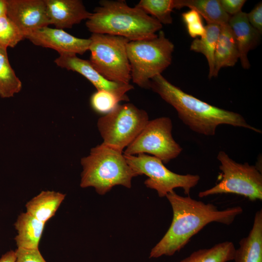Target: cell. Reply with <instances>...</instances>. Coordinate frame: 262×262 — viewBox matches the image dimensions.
<instances>
[{
    "mask_svg": "<svg viewBox=\"0 0 262 262\" xmlns=\"http://www.w3.org/2000/svg\"><path fill=\"white\" fill-rule=\"evenodd\" d=\"M224 11L230 16L240 12L245 0H219Z\"/></svg>",
    "mask_w": 262,
    "mask_h": 262,
    "instance_id": "f546056e",
    "label": "cell"
},
{
    "mask_svg": "<svg viewBox=\"0 0 262 262\" xmlns=\"http://www.w3.org/2000/svg\"><path fill=\"white\" fill-rule=\"evenodd\" d=\"M238 59V48L229 25L228 24L221 26L214 53L213 77L218 76L222 68L234 66Z\"/></svg>",
    "mask_w": 262,
    "mask_h": 262,
    "instance_id": "e0dca14e",
    "label": "cell"
},
{
    "mask_svg": "<svg viewBox=\"0 0 262 262\" xmlns=\"http://www.w3.org/2000/svg\"><path fill=\"white\" fill-rule=\"evenodd\" d=\"M172 128L169 117L149 120L137 137L125 148L123 154H149L161 160L164 164L168 163L182 151V148L173 137Z\"/></svg>",
    "mask_w": 262,
    "mask_h": 262,
    "instance_id": "30bf717a",
    "label": "cell"
},
{
    "mask_svg": "<svg viewBox=\"0 0 262 262\" xmlns=\"http://www.w3.org/2000/svg\"><path fill=\"white\" fill-rule=\"evenodd\" d=\"M217 159L220 163L221 180L213 187L200 192L199 197L233 194L252 201L262 200V174L257 165L237 163L224 151L218 152Z\"/></svg>",
    "mask_w": 262,
    "mask_h": 262,
    "instance_id": "8992f818",
    "label": "cell"
},
{
    "mask_svg": "<svg viewBox=\"0 0 262 262\" xmlns=\"http://www.w3.org/2000/svg\"><path fill=\"white\" fill-rule=\"evenodd\" d=\"M247 19L250 25L258 31L262 33V3L259 2L253 9L246 14Z\"/></svg>",
    "mask_w": 262,
    "mask_h": 262,
    "instance_id": "f1b7e54d",
    "label": "cell"
},
{
    "mask_svg": "<svg viewBox=\"0 0 262 262\" xmlns=\"http://www.w3.org/2000/svg\"><path fill=\"white\" fill-rule=\"evenodd\" d=\"M25 38L36 46L50 48L60 54H83L89 49L90 39L80 38L71 35L63 29L48 26L36 30Z\"/></svg>",
    "mask_w": 262,
    "mask_h": 262,
    "instance_id": "4fadbf2b",
    "label": "cell"
},
{
    "mask_svg": "<svg viewBox=\"0 0 262 262\" xmlns=\"http://www.w3.org/2000/svg\"><path fill=\"white\" fill-rule=\"evenodd\" d=\"M7 5L6 0H0V17L7 15Z\"/></svg>",
    "mask_w": 262,
    "mask_h": 262,
    "instance_id": "1f68e13d",
    "label": "cell"
},
{
    "mask_svg": "<svg viewBox=\"0 0 262 262\" xmlns=\"http://www.w3.org/2000/svg\"><path fill=\"white\" fill-rule=\"evenodd\" d=\"M89 60L92 66L107 80L130 83L131 67L127 53V39L107 34L92 33Z\"/></svg>",
    "mask_w": 262,
    "mask_h": 262,
    "instance_id": "ba28073f",
    "label": "cell"
},
{
    "mask_svg": "<svg viewBox=\"0 0 262 262\" xmlns=\"http://www.w3.org/2000/svg\"><path fill=\"white\" fill-rule=\"evenodd\" d=\"M174 49V44L162 30L155 37L129 41L127 53L132 82L149 89L150 80L171 65Z\"/></svg>",
    "mask_w": 262,
    "mask_h": 262,
    "instance_id": "5b68a950",
    "label": "cell"
},
{
    "mask_svg": "<svg viewBox=\"0 0 262 262\" xmlns=\"http://www.w3.org/2000/svg\"><path fill=\"white\" fill-rule=\"evenodd\" d=\"M82 167L80 186L94 187L99 195H104L116 185L131 187L133 178L138 174L127 163L123 152L103 144L90 150L81 160Z\"/></svg>",
    "mask_w": 262,
    "mask_h": 262,
    "instance_id": "277c9868",
    "label": "cell"
},
{
    "mask_svg": "<svg viewBox=\"0 0 262 262\" xmlns=\"http://www.w3.org/2000/svg\"><path fill=\"white\" fill-rule=\"evenodd\" d=\"M16 262H47L38 249L17 248Z\"/></svg>",
    "mask_w": 262,
    "mask_h": 262,
    "instance_id": "83f0119b",
    "label": "cell"
},
{
    "mask_svg": "<svg viewBox=\"0 0 262 262\" xmlns=\"http://www.w3.org/2000/svg\"><path fill=\"white\" fill-rule=\"evenodd\" d=\"M65 196L58 192L43 191L26 203V213L45 223L55 214Z\"/></svg>",
    "mask_w": 262,
    "mask_h": 262,
    "instance_id": "d6986e66",
    "label": "cell"
},
{
    "mask_svg": "<svg viewBox=\"0 0 262 262\" xmlns=\"http://www.w3.org/2000/svg\"><path fill=\"white\" fill-rule=\"evenodd\" d=\"M50 24L56 28H71L75 24L87 19L91 13L80 0H45Z\"/></svg>",
    "mask_w": 262,
    "mask_h": 262,
    "instance_id": "5bb4252c",
    "label": "cell"
},
{
    "mask_svg": "<svg viewBox=\"0 0 262 262\" xmlns=\"http://www.w3.org/2000/svg\"><path fill=\"white\" fill-rule=\"evenodd\" d=\"M22 88V82L12 68L7 48L0 45V97H13Z\"/></svg>",
    "mask_w": 262,
    "mask_h": 262,
    "instance_id": "603a6c76",
    "label": "cell"
},
{
    "mask_svg": "<svg viewBox=\"0 0 262 262\" xmlns=\"http://www.w3.org/2000/svg\"><path fill=\"white\" fill-rule=\"evenodd\" d=\"M235 249L232 242L226 241L194 251L179 262H228L233 260Z\"/></svg>",
    "mask_w": 262,
    "mask_h": 262,
    "instance_id": "7402d4cb",
    "label": "cell"
},
{
    "mask_svg": "<svg viewBox=\"0 0 262 262\" xmlns=\"http://www.w3.org/2000/svg\"><path fill=\"white\" fill-rule=\"evenodd\" d=\"M181 16L187 32L191 37L196 38L204 35L205 26L203 23L201 16L196 11L190 9L183 13Z\"/></svg>",
    "mask_w": 262,
    "mask_h": 262,
    "instance_id": "4316f807",
    "label": "cell"
},
{
    "mask_svg": "<svg viewBox=\"0 0 262 262\" xmlns=\"http://www.w3.org/2000/svg\"><path fill=\"white\" fill-rule=\"evenodd\" d=\"M99 4L85 24L92 33L119 36L131 41L155 37L162 28L156 19L125 0H102Z\"/></svg>",
    "mask_w": 262,
    "mask_h": 262,
    "instance_id": "3957f363",
    "label": "cell"
},
{
    "mask_svg": "<svg viewBox=\"0 0 262 262\" xmlns=\"http://www.w3.org/2000/svg\"><path fill=\"white\" fill-rule=\"evenodd\" d=\"M246 14L241 11L231 16L229 21L238 48L239 59L244 69L250 67L247 54L259 44L261 34L250 25Z\"/></svg>",
    "mask_w": 262,
    "mask_h": 262,
    "instance_id": "9a60e30c",
    "label": "cell"
},
{
    "mask_svg": "<svg viewBox=\"0 0 262 262\" xmlns=\"http://www.w3.org/2000/svg\"><path fill=\"white\" fill-rule=\"evenodd\" d=\"M165 197L172 208L173 219L164 235L151 249L150 258L172 256L208 224L217 222L229 225L243 212L240 206L219 210L213 204L205 203L189 196H180L174 191Z\"/></svg>",
    "mask_w": 262,
    "mask_h": 262,
    "instance_id": "6da1fadb",
    "label": "cell"
},
{
    "mask_svg": "<svg viewBox=\"0 0 262 262\" xmlns=\"http://www.w3.org/2000/svg\"><path fill=\"white\" fill-rule=\"evenodd\" d=\"M7 16L25 37L32 32L50 25L45 0H6Z\"/></svg>",
    "mask_w": 262,
    "mask_h": 262,
    "instance_id": "7c38bea8",
    "label": "cell"
},
{
    "mask_svg": "<svg viewBox=\"0 0 262 262\" xmlns=\"http://www.w3.org/2000/svg\"><path fill=\"white\" fill-rule=\"evenodd\" d=\"M176 9L188 7L196 11L207 24H229L230 16L222 8L219 0H175Z\"/></svg>",
    "mask_w": 262,
    "mask_h": 262,
    "instance_id": "ffe728a7",
    "label": "cell"
},
{
    "mask_svg": "<svg viewBox=\"0 0 262 262\" xmlns=\"http://www.w3.org/2000/svg\"><path fill=\"white\" fill-rule=\"evenodd\" d=\"M220 32V26L207 24L205 33L200 38L194 39L190 45V50L202 54L206 58L209 66L208 78L213 77L214 66V53Z\"/></svg>",
    "mask_w": 262,
    "mask_h": 262,
    "instance_id": "44dd1931",
    "label": "cell"
},
{
    "mask_svg": "<svg viewBox=\"0 0 262 262\" xmlns=\"http://www.w3.org/2000/svg\"><path fill=\"white\" fill-rule=\"evenodd\" d=\"M25 38L14 22L7 16L0 17V45L14 48Z\"/></svg>",
    "mask_w": 262,
    "mask_h": 262,
    "instance_id": "d4e9b609",
    "label": "cell"
},
{
    "mask_svg": "<svg viewBox=\"0 0 262 262\" xmlns=\"http://www.w3.org/2000/svg\"><path fill=\"white\" fill-rule=\"evenodd\" d=\"M135 6L151 15L162 25L172 23L171 13L176 9L175 0H141Z\"/></svg>",
    "mask_w": 262,
    "mask_h": 262,
    "instance_id": "cb8c5ba5",
    "label": "cell"
},
{
    "mask_svg": "<svg viewBox=\"0 0 262 262\" xmlns=\"http://www.w3.org/2000/svg\"><path fill=\"white\" fill-rule=\"evenodd\" d=\"M121 101L113 94L103 90H97L90 98V104L97 113L106 114L112 111Z\"/></svg>",
    "mask_w": 262,
    "mask_h": 262,
    "instance_id": "484cf974",
    "label": "cell"
},
{
    "mask_svg": "<svg viewBox=\"0 0 262 262\" xmlns=\"http://www.w3.org/2000/svg\"><path fill=\"white\" fill-rule=\"evenodd\" d=\"M45 225L26 212L20 213L15 223L17 248L38 249Z\"/></svg>",
    "mask_w": 262,
    "mask_h": 262,
    "instance_id": "ac0fdd59",
    "label": "cell"
},
{
    "mask_svg": "<svg viewBox=\"0 0 262 262\" xmlns=\"http://www.w3.org/2000/svg\"><path fill=\"white\" fill-rule=\"evenodd\" d=\"M128 164L138 174L145 175L148 178L145 185L155 190L160 197L174 191L176 188H182L185 195L189 196L192 188L200 180L198 175L179 174L167 168L159 159L145 153L136 155H124Z\"/></svg>",
    "mask_w": 262,
    "mask_h": 262,
    "instance_id": "9c48e42d",
    "label": "cell"
},
{
    "mask_svg": "<svg viewBox=\"0 0 262 262\" xmlns=\"http://www.w3.org/2000/svg\"><path fill=\"white\" fill-rule=\"evenodd\" d=\"M15 251L10 250L3 254L0 258V262H16Z\"/></svg>",
    "mask_w": 262,
    "mask_h": 262,
    "instance_id": "4dcf8cb0",
    "label": "cell"
},
{
    "mask_svg": "<svg viewBox=\"0 0 262 262\" xmlns=\"http://www.w3.org/2000/svg\"><path fill=\"white\" fill-rule=\"evenodd\" d=\"M235 262H262V210L255 214L253 226L248 235L239 242L235 249Z\"/></svg>",
    "mask_w": 262,
    "mask_h": 262,
    "instance_id": "2e32d148",
    "label": "cell"
},
{
    "mask_svg": "<svg viewBox=\"0 0 262 262\" xmlns=\"http://www.w3.org/2000/svg\"><path fill=\"white\" fill-rule=\"evenodd\" d=\"M54 62L59 66L82 75L95 87L116 96L121 101H129L126 93L134 88L130 83L110 81L104 77L91 65L89 60L78 57L74 54H60Z\"/></svg>",
    "mask_w": 262,
    "mask_h": 262,
    "instance_id": "8fae6325",
    "label": "cell"
},
{
    "mask_svg": "<svg viewBox=\"0 0 262 262\" xmlns=\"http://www.w3.org/2000/svg\"><path fill=\"white\" fill-rule=\"evenodd\" d=\"M149 87L174 107L182 122L195 132L213 136L220 125L262 132L260 130L249 125L241 115L213 106L185 93L162 74L150 80Z\"/></svg>",
    "mask_w": 262,
    "mask_h": 262,
    "instance_id": "7a4b0ae2",
    "label": "cell"
},
{
    "mask_svg": "<svg viewBox=\"0 0 262 262\" xmlns=\"http://www.w3.org/2000/svg\"><path fill=\"white\" fill-rule=\"evenodd\" d=\"M149 121L147 112L134 104H118L98 120L102 144L123 152Z\"/></svg>",
    "mask_w": 262,
    "mask_h": 262,
    "instance_id": "52a82bcc",
    "label": "cell"
}]
</instances>
